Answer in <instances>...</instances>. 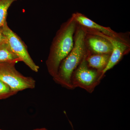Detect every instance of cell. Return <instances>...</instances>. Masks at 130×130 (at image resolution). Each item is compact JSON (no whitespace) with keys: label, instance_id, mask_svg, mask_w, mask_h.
Segmentation results:
<instances>
[{"label":"cell","instance_id":"cell-1","mask_svg":"<svg viewBox=\"0 0 130 130\" xmlns=\"http://www.w3.org/2000/svg\"><path fill=\"white\" fill-rule=\"evenodd\" d=\"M77 24L71 16L61 25L53 40L46 61L48 71L53 77L57 74L61 61L73 47Z\"/></svg>","mask_w":130,"mask_h":130},{"label":"cell","instance_id":"cell-2","mask_svg":"<svg viewBox=\"0 0 130 130\" xmlns=\"http://www.w3.org/2000/svg\"><path fill=\"white\" fill-rule=\"evenodd\" d=\"M75 32L73 47L61 61L57 74L53 77L56 83L70 90L74 89L71 82L73 73L88 53L86 48L85 30L83 28H79Z\"/></svg>","mask_w":130,"mask_h":130},{"label":"cell","instance_id":"cell-3","mask_svg":"<svg viewBox=\"0 0 130 130\" xmlns=\"http://www.w3.org/2000/svg\"><path fill=\"white\" fill-rule=\"evenodd\" d=\"M87 55L73 73L71 82L73 89L80 88L89 93H92L100 83L102 72L90 69L86 60Z\"/></svg>","mask_w":130,"mask_h":130},{"label":"cell","instance_id":"cell-4","mask_svg":"<svg viewBox=\"0 0 130 130\" xmlns=\"http://www.w3.org/2000/svg\"><path fill=\"white\" fill-rule=\"evenodd\" d=\"M16 64L0 63V80L17 93L26 89L34 88L35 79L31 77L25 76L18 71L15 68Z\"/></svg>","mask_w":130,"mask_h":130},{"label":"cell","instance_id":"cell-5","mask_svg":"<svg viewBox=\"0 0 130 130\" xmlns=\"http://www.w3.org/2000/svg\"><path fill=\"white\" fill-rule=\"evenodd\" d=\"M2 28L7 42L13 52L32 71L37 72L40 67L31 59L24 43L9 28L7 21L2 26Z\"/></svg>","mask_w":130,"mask_h":130},{"label":"cell","instance_id":"cell-6","mask_svg":"<svg viewBox=\"0 0 130 130\" xmlns=\"http://www.w3.org/2000/svg\"><path fill=\"white\" fill-rule=\"evenodd\" d=\"M89 33L92 35H98L108 40L112 46V51L110 55L108 63L102 72L101 77L102 78L107 71L112 68L118 63L123 55L127 52L129 46L122 39L108 36L101 32L89 30Z\"/></svg>","mask_w":130,"mask_h":130},{"label":"cell","instance_id":"cell-7","mask_svg":"<svg viewBox=\"0 0 130 130\" xmlns=\"http://www.w3.org/2000/svg\"><path fill=\"white\" fill-rule=\"evenodd\" d=\"M72 16L77 24H79L84 28L90 30L101 32L108 36L121 39L118 33L112 30L110 28L104 27L98 24L82 13L79 12L75 13L72 14Z\"/></svg>","mask_w":130,"mask_h":130},{"label":"cell","instance_id":"cell-8","mask_svg":"<svg viewBox=\"0 0 130 130\" xmlns=\"http://www.w3.org/2000/svg\"><path fill=\"white\" fill-rule=\"evenodd\" d=\"M87 42L91 49L96 54H111L113 50L112 44L102 37L96 35L90 36L88 38Z\"/></svg>","mask_w":130,"mask_h":130},{"label":"cell","instance_id":"cell-9","mask_svg":"<svg viewBox=\"0 0 130 130\" xmlns=\"http://www.w3.org/2000/svg\"><path fill=\"white\" fill-rule=\"evenodd\" d=\"M110 55L96 54L88 55V54L86 58L88 66L89 67L102 72L108 63Z\"/></svg>","mask_w":130,"mask_h":130},{"label":"cell","instance_id":"cell-10","mask_svg":"<svg viewBox=\"0 0 130 130\" xmlns=\"http://www.w3.org/2000/svg\"><path fill=\"white\" fill-rule=\"evenodd\" d=\"M18 56L11 50L6 42L0 46V63H14L21 61Z\"/></svg>","mask_w":130,"mask_h":130},{"label":"cell","instance_id":"cell-11","mask_svg":"<svg viewBox=\"0 0 130 130\" xmlns=\"http://www.w3.org/2000/svg\"><path fill=\"white\" fill-rule=\"evenodd\" d=\"M17 0H0V27L7 21V12L10 6Z\"/></svg>","mask_w":130,"mask_h":130},{"label":"cell","instance_id":"cell-12","mask_svg":"<svg viewBox=\"0 0 130 130\" xmlns=\"http://www.w3.org/2000/svg\"><path fill=\"white\" fill-rule=\"evenodd\" d=\"M17 93L12 90L8 85L0 80V100L7 98Z\"/></svg>","mask_w":130,"mask_h":130},{"label":"cell","instance_id":"cell-13","mask_svg":"<svg viewBox=\"0 0 130 130\" xmlns=\"http://www.w3.org/2000/svg\"><path fill=\"white\" fill-rule=\"evenodd\" d=\"M6 42V40L3 33L2 26L0 27V46Z\"/></svg>","mask_w":130,"mask_h":130},{"label":"cell","instance_id":"cell-14","mask_svg":"<svg viewBox=\"0 0 130 130\" xmlns=\"http://www.w3.org/2000/svg\"><path fill=\"white\" fill-rule=\"evenodd\" d=\"M69 120V122H70V125H71V126L72 128V130H74V127H73V125L72 123V122H71V121H70L69 120Z\"/></svg>","mask_w":130,"mask_h":130},{"label":"cell","instance_id":"cell-15","mask_svg":"<svg viewBox=\"0 0 130 130\" xmlns=\"http://www.w3.org/2000/svg\"><path fill=\"white\" fill-rule=\"evenodd\" d=\"M33 130H48L47 129H46V128H40V129H34Z\"/></svg>","mask_w":130,"mask_h":130},{"label":"cell","instance_id":"cell-16","mask_svg":"<svg viewBox=\"0 0 130 130\" xmlns=\"http://www.w3.org/2000/svg\"><path fill=\"white\" fill-rule=\"evenodd\" d=\"M0 130H1V129H0Z\"/></svg>","mask_w":130,"mask_h":130}]
</instances>
